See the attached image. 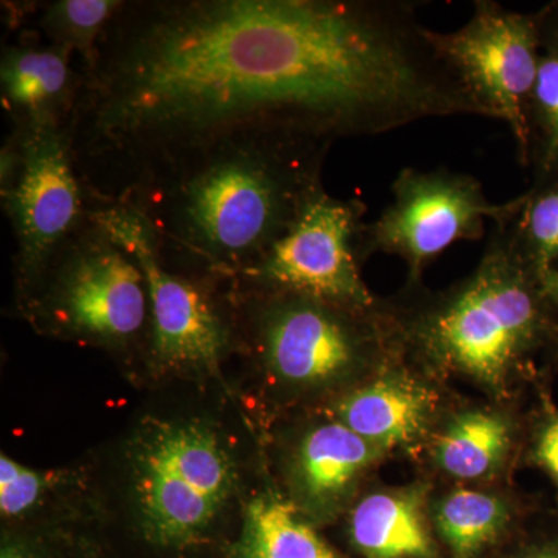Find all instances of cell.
<instances>
[{
  "label": "cell",
  "instance_id": "1",
  "mask_svg": "<svg viewBox=\"0 0 558 558\" xmlns=\"http://www.w3.org/2000/svg\"><path fill=\"white\" fill-rule=\"evenodd\" d=\"M409 0H124L70 126L94 205L248 135L325 143L461 116Z\"/></svg>",
  "mask_w": 558,
  "mask_h": 558
},
{
  "label": "cell",
  "instance_id": "2",
  "mask_svg": "<svg viewBox=\"0 0 558 558\" xmlns=\"http://www.w3.org/2000/svg\"><path fill=\"white\" fill-rule=\"evenodd\" d=\"M330 148L279 135L229 140L116 204L137 209L171 267L229 279L258 263L323 189Z\"/></svg>",
  "mask_w": 558,
  "mask_h": 558
},
{
  "label": "cell",
  "instance_id": "3",
  "mask_svg": "<svg viewBox=\"0 0 558 558\" xmlns=\"http://www.w3.org/2000/svg\"><path fill=\"white\" fill-rule=\"evenodd\" d=\"M517 213L494 222L476 270L414 315L407 329L428 357L490 387L538 349H558V317L542 274L513 234Z\"/></svg>",
  "mask_w": 558,
  "mask_h": 558
},
{
  "label": "cell",
  "instance_id": "4",
  "mask_svg": "<svg viewBox=\"0 0 558 558\" xmlns=\"http://www.w3.org/2000/svg\"><path fill=\"white\" fill-rule=\"evenodd\" d=\"M40 329L113 351L149 347L148 286L137 259L89 222L54 253L22 307Z\"/></svg>",
  "mask_w": 558,
  "mask_h": 558
},
{
  "label": "cell",
  "instance_id": "5",
  "mask_svg": "<svg viewBox=\"0 0 558 558\" xmlns=\"http://www.w3.org/2000/svg\"><path fill=\"white\" fill-rule=\"evenodd\" d=\"M140 526L153 545H197L238 488V465L226 440L204 422L148 421L130 450Z\"/></svg>",
  "mask_w": 558,
  "mask_h": 558
},
{
  "label": "cell",
  "instance_id": "6",
  "mask_svg": "<svg viewBox=\"0 0 558 558\" xmlns=\"http://www.w3.org/2000/svg\"><path fill=\"white\" fill-rule=\"evenodd\" d=\"M95 220L131 253L145 275L150 307L148 355L161 373L216 374L240 332L236 293L218 275L180 270L161 259L156 236L137 209L101 204ZM233 286V284H231Z\"/></svg>",
  "mask_w": 558,
  "mask_h": 558
},
{
  "label": "cell",
  "instance_id": "7",
  "mask_svg": "<svg viewBox=\"0 0 558 558\" xmlns=\"http://www.w3.org/2000/svg\"><path fill=\"white\" fill-rule=\"evenodd\" d=\"M366 207L319 189L258 263L229 278L240 292L293 293L354 312H373L360 267Z\"/></svg>",
  "mask_w": 558,
  "mask_h": 558
},
{
  "label": "cell",
  "instance_id": "8",
  "mask_svg": "<svg viewBox=\"0 0 558 558\" xmlns=\"http://www.w3.org/2000/svg\"><path fill=\"white\" fill-rule=\"evenodd\" d=\"M234 293L250 343L271 376L286 384L322 387L344 379L379 341L373 312L293 293Z\"/></svg>",
  "mask_w": 558,
  "mask_h": 558
},
{
  "label": "cell",
  "instance_id": "9",
  "mask_svg": "<svg viewBox=\"0 0 558 558\" xmlns=\"http://www.w3.org/2000/svg\"><path fill=\"white\" fill-rule=\"evenodd\" d=\"M543 13H520L494 0H476L470 20L450 33L432 31L440 57L453 70L484 119L505 121L526 167L529 98L537 80Z\"/></svg>",
  "mask_w": 558,
  "mask_h": 558
},
{
  "label": "cell",
  "instance_id": "10",
  "mask_svg": "<svg viewBox=\"0 0 558 558\" xmlns=\"http://www.w3.org/2000/svg\"><path fill=\"white\" fill-rule=\"evenodd\" d=\"M391 191L388 207L366 223L365 252L399 256L409 264L411 281L457 242L481 240L486 220L510 218L523 202L519 196L494 204L478 179L447 168H403Z\"/></svg>",
  "mask_w": 558,
  "mask_h": 558
},
{
  "label": "cell",
  "instance_id": "11",
  "mask_svg": "<svg viewBox=\"0 0 558 558\" xmlns=\"http://www.w3.org/2000/svg\"><path fill=\"white\" fill-rule=\"evenodd\" d=\"M22 167L0 193L13 230L14 274L24 307L54 253L90 219L94 204L73 157L70 130L16 134Z\"/></svg>",
  "mask_w": 558,
  "mask_h": 558
},
{
  "label": "cell",
  "instance_id": "12",
  "mask_svg": "<svg viewBox=\"0 0 558 558\" xmlns=\"http://www.w3.org/2000/svg\"><path fill=\"white\" fill-rule=\"evenodd\" d=\"M75 58L65 47L44 43L35 31H22L14 43L3 44L0 97L11 132L70 130L84 86Z\"/></svg>",
  "mask_w": 558,
  "mask_h": 558
},
{
  "label": "cell",
  "instance_id": "13",
  "mask_svg": "<svg viewBox=\"0 0 558 558\" xmlns=\"http://www.w3.org/2000/svg\"><path fill=\"white\" fill-rule=\"evenodd\" d=\"M379 453L339 421L312 428L292 465L293 490L304 510L317 519L332 515Z\"/></svg>",
  "mask_w": 558,
  "mask_h": 558
},
{
  "label": "cell",
  "instance_id": "14",
  "mask_svg": "<svg viewBox=\"0 0 558 558\" xmlns=\"http://www.w3.org/2000/svg\"><path fill=\"white\" fill-rule=\"evenodd\" d=\"M405 379L384 377L347 396L337 407L340 424L379 450L413 442L432 403L424 388Z\"/></svg>",
  "mask_w": 558,
  "mask_h": 558
},
{
  "label": "cell",
  "instance_id": "15",
  "mask_svg": "<svg viewBox=\"0 0 558 558\" xmlns=\"http://www.w3.org/2000/svg\"><path fill=\"white\" fill-rule=\"evenodd\" d=\"M418 490L376 492L351 515L352 543L366 558H433Z\"/></svg>",
  "mask_w": 558,
  "mask_h": 558
},
{
  "label": "cell",
  "instance_id": "16",
  "mask_svg": "<svg viewBox=\"0 0 558 558\" xmlns=\"http://www.w3.org/2000/svg\"><path fill=\"white\" fill-rule=\"evenodd\" d=\"M233 558H339L317 532L281 498L259 497L247 506Z\"/></svg>",
  "mask_w": 558,
  "mask_h": 558
},
{
  "label": "cell",
  "instance_id": "17",
  "mask_svg": "<svg viewBox=\"0 0 558 558\" xmlns=\"http://www.w3.org/2000/svg\"><path fill=\"white\" fill-rule=\"evenodd\" d=\"M542 51L526 110L532 182L558 174V0L542 7Z\"/></svg>",
  "mask_w": 558,
  "mask_h": 558
},
{
  "label": "cell",
  "instance_id": "18",
  "mask_svg": "<svg viewBox=\"0 0 558 558\" xmlns=\"http://www.w3.org/2000/svg\"><path fill=\"white\" fill-rule=\"evenodd\" d=\"M124 0H53L24 7L25 16L47 43L65 47L81 60V69L87 70L97 61L102 36L123 9Z\"/></svg>",
  "mask_w": 558,
  "mask_h": 558
},
{
  "label": "cell",
  "instance_id": "19",
  "mask_svg": "<svg viewBox=\"0 0 558 558\" xmlns=\"http://www.w3.org/2000/svg\"><path fill=\"white\" fill-rule=\"evenodd\" d=\"M512 442L506 418L486 411L461 414L439 439L436 458L440 468L461 480H478L501 464Z\"/></svg>",
  "mask_w": 558,
  "mask_h": 558
},
{
  "label": "cell",
  "instance_id": "20",
  "mask_svg": "<svg viewBox=\"0 0 558 558\" xmlns=\"http://www.w3.org/2000/svg\"><path fill=\"white\" fill-rule=\"evenodd\" d=\"M509 520V509L494 495L458 490L440 502L436 526L457 558H472L490 545Z\"/></svg>",
  "mask_w": 558,
  "mask_h": 558
},
{
  "label": "cell",
  "instance_id": "21",
  "mask_svg": "<svg viewBox=\"0 0 558 558\" xmlns=\"http://www.w3.org/2000/svg\"><path fill=\"white\" fill-rule=\"evenodd\" d=\"M513 234L539 274L558 267V174L532 182L513 219Z\"/></svg>",
  "mask_w": 558,
  "mask_h": 558
},
{
  "label": "cell",
  "instance_id": "22",
  "mask_svg": "<svg viewBox=\"0 0 558 558\" xmlns=\"http://www.w3.org/2000/svg\"><path fill=\"white\" fill-rule=\"evenodd\" d=\"M65 483L58 470H36L5 454L0 458V512L3 519H22L44 505Z\"/></svg>",
  "mask_w": 558,
  "mask_h": 558
},
{
  "label": "cell",
  "instance_id": "23",
  "mask_svg": "<svg viewBox=\"0 0 558 558\" xmlns=\"http://www.w3.org/2000/svg\"><path fill=\"white\" fill-rule=\"evenodd\" d=\"M534 461L558 487V411L550 410L538 425L534 440Z\"/></svg>",
  "mask_w": 558,
  "mask_h": 558
},
{
  "label": "cell",
  "instance_id": "24",
  "mask_svg": "<svg viewBox=\"0 0 558 558\" xmlns=\"http://www.w3.org/2000/svg\"><path fill=\"white\" fill-rule=\"evenodd\" d=\"M0 558H43L28 543L20 538H5L0 549Z\"/></svg>",
  "mask_w": 558,
  "mask_h": 558
},
{
  "label": "cell",
  "instance_id": "25",
  "mask_svg": "<svg viewBox=\"0 0 558 558\" xmlns=\"http://www.w3.org/2000/svg\"><path fill=\"white\" fill-rule=\"evenodd\" d=\"M542 286L558 317V267L543 271Z\"/></svg>",
  "mask_w": 558,
  "mask_h": 558
},
{
  "label": "cell",
  "instance_id": "26",
  "mask_svg": "<svg viewBox=\"0 0 558 558\" xmlns=\"http://www.w3.org/2000/svg\"><path fill=\"white\" fill-rule=\"evenodd\" d=\"M523 558H558V538L549 539L548 543L531 550Z\"/></svg>",
  "mask_w": 558,
  "mask_h": 558
}]
</instances>
